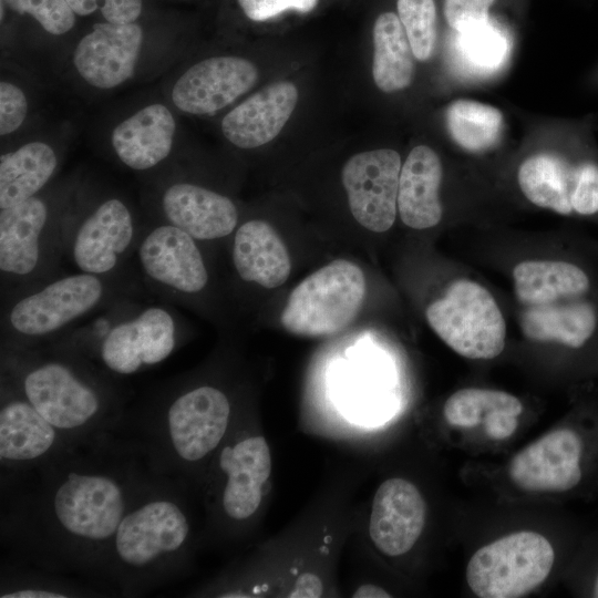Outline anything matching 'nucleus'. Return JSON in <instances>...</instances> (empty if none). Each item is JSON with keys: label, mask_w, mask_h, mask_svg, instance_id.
Wrapping results in <instances>:
<instances>
[{"label": "nucleus", "mask_w": 598, "mask_h": 598, "mask_svg": "<svg viewBox=\"0 0 598 598\" xmlns=\"http://www.w3.org/2000/svg\"><path fill=\"white\" fill-rule=\"evenodd\" d=\"M142 231L128 205L107 197L85 214L65 216L64 256L81 272L125 276Z\"/></svg>", "instance_id": "9d476101"}, {"label": "nucleus", "mask_w": 598, "mask_h": 598, "mask_svg": "<svg viewBox=\"0 0 598 598\" xmlns=\"http://www.w3.org/2000/svg\"><path fill=\"white\" fill-rule=\"evenodd\" d=\"M243 12L252 21H265L288 10L308 13L318 0H237Z\"/></svg>", "instance_id": "4c0bfd02"}, {"label": "nucleus", "mask_w": 598, "mask_h": 598, "mask_svg": "<svg viewBox=\"0 0 598 598\" xmlns=\"http://www.w3.org/2000/svg\"><path fill=\"white\" fill-rule=\"evenodd\" d=\"M365 296V277L355 264L338 259L305 278L290 293L280 322L303 337L336 334L357 317Z\"/></svg>", "instance_id": "6e6552de"}, {"label": "nucleus", "mask_w": 598, "mask_h": 598, "mask_svg": "<svg viewBox=\"0 0 598 598\" xmlns=\"http://www.w3.org/2000/svg\"><path fill=\"white\" fill-rule=\"evenodd\" d=\"M445 118L452 140L473 154L493 148L504 128V116L499 109L468 99L453 101L446 110Z\"/></svg>", "instance_id": "c85d7f7f"}, {"label": "nucleus", "mask_w": 598, "mask_h": 598, "mask_svg": "<svg viewBox=\"0 0 598 598\" xmlns=\"http://www.w3.org/2000/svg\"><path fill=\"white\" fill-rule=\"evenodd\" d=\"M58 168L51 145L30 142L0 156V209L8 208L44 188Z\"/></svg>", "instance_id": "bb28decb"}, {"label": "nucleus", "mask_w": 598, "mask_h": 598, "mask_svg": "<svg viewBox=\"0 0 598 598\" xmlns=\"http://www.w3.org/2000/svg\"><path fill=\"white\" fill-rule=\"evenodd\" d=\"M396 10L415 59L427 61L434 53L437 39L435 1L398 0Z\"/></svg>", "instance_id": "7c9ffc66"}, {"label": "nucleus", "mask_w": 598, "mask_h": 598, "mask_svg": "<svg viewBox=\"0 0 598 598\" xmlns=\"http://www.w3.org/2000/svg\"><path fill=\"white\" fill-rule=\"evenodd\" d=\"M224 476L219 505L228 520L243 523L259 508L270 476V450L265 437L250 435L224 446L218 454Z\"/></svg>", "instance_id": "aec40b11"}, {"label": "nucleus", "mask_w": 598, "mask_h": 598, "mask_svg": "<svg viewBox=\"0 0 598 598\" xmlns=\"http://www.w3.org/2000/svg\"><path fill=\"white\" fill-rule=\"evenodd\" d=\"M12 11L33 17L50 34L69 32L75 22V13L66 0H1Z\"/></svg>", "instance_id": "473e14b6"}, {"label": "nucleus", "mask_w": 598, "mask_h": 598, "mask_svg": "<svg viewBox=\"0 0 598 598\" xmlns=\"http://www.w3.org/2000/svg\"><path fill=\"white\" fill-rule=\"evenodd\" d=\"M495 0H444V17L455 31L464 33L487 22Z\"/></svg>", "instance_id": "c9c22d12"}, {"label": "nucleus", "mask_w": 598, "mask_h": 598, "mask_svg": "<svg viewBox=\"0 0 598 598\" xmlns=\"http://www.w3.org/2000/svg\"><path fill=\"white\" fill-rule=\"evenodd\" d=\"M323 592L321 579L313 574H302L296 581L295 588L290 594L292 598H315Z\"/></svg>", "instance_id": "ea45409f"}, {"label": "nucleus", "mask_w": 598, "mask_h": 598, "mask_svg": "<svg viewBox=\"0 0 598 598\" xmlns=\"http://www.w3.org/2000/svg\"><path fill=\"white\" fill-rule=\"evenodd\" d=\"M134 259L141 282L168 302L185 303L209 285V271L199 241L168 225L143 229Z\"/></svg>", "instance_id": "4468645a"}, {"label": "nucleus", "mask_w": 598, "mask_h": 598, "mask_svg": "<svg viewBox=\"0 0 598 598\" xmlns=\"http://www.w3.org/2000/svg\"><path fill=\"white\" fill-rule=\"evenodd\" d=\"M143 38V30L135 22L95 23L74 50L75 70L94 87H116L134 74Z\"/></svg>", "instance_id": "6ab92c4d"}, {"label": "nucleus", "mask_w": 598, "mask_h": 598, "mask_svg": "<svg viewBox=\"0 0 598 598\" xmlns=\"http://www.w3.org/2000/svg\"><path fill=\"white\" fill-rule=\"evenodd\" d=\"M522 334L529 341L570 349L585 346L598 327L591 281L576 264L528 259L512 272Z\"/></svg>", "instance_id": "39448f33"}, {"label": "nucleus", "mask_w": 598, "mask_h": 598, "mask_svg": "<svg viewBox=\"0 0 598 598\" xmlns=\"http://www.w3.org/2000/svg\"><path fill=\"white\" fill-rule=\"evenodd\" d=\"M462 34V51L475 65L494 68L503 60L506 50L504 39L486 23Z\"/></svg>", "instance_id": "72a5a7b5"}, {"label": "nucleus", "mask_w": 598, "mask_h": 598, "mask_svg": "<svg viewBox=\"0 0 598 598\" xmlns=\"http://www.w3.org/2000/svg\"><path fill=\"white\" fill-rule=\"evenodd\" d=\"M517 183L525 198L539 208L563 216L598 214V161L586 148L533 154L519 164Z\"/></svg>", "instance_id": "ddd939ff"}, {"label": "nucleus", "mask_w": 598, "mask_h": 598, "mask_svg": "<svg viewBox=\"0 0 598 598\" xmlns=\"http://www.w3.org/2000/svg\"><path fill=\"white\" fill-rule=\"evenodd\" d=\"M401 156L391 148L365 151L351 156L341 179L354 219L374 233L389 230L398 214Z\"/></svg>", "instance_id": "dca6fc26"}, {"label": "nucleus", "mask_w": 598, "mask_h": 598, "mask_svg": "<svg viewBox=\"0 0 598 598\" xmlns=\"http://www.w3.org/2000/svg\"><path fill=\"white\" fill-rule=\"evenodd\" d=\"M162 474L120 431L78 443L25 471L2 475V539L21 561L97 575L130 507Z\"/></svg>", "instance_id": "f257e3e1"}, {"label": "nucleus", "mask_w": 598, "mask_h": 598, "mask_svg": "<svg viewBox=\"0 0 598 598\" xmlns=\"http://www.w3.org/2000/svg\"><path fill=\"white\" fill-rule=\"evenodd\" d=\"M372 34V76L378 89L392 93L409 87L414 78L415 56L398 14L381 13Z\"/></svg>", "instance_id": "cd10ccee"}, {"label": "nucleus", "mask_w": 598, "mask_h": 598, "mask_svg": "<svg viewBox=\"0 0 598 598\" xmlns=\"http://www.w3.org/2000/svg\"><path fill=\"white\" fill-rule=\"evenodd\" d=\"M78 16L99 11L106 22L133 23L142 12V0H66Z\"/></svg>", "instance_id": "f704fd0d"}, {"label": "nucleus", "mask_w": 598, "mask_h": 598, "mask_svg": "<svg viewBox=\"0 0 598 598\" xmlns=\"http://www.w3.org/2000/svg\"><path fill=\"white\" fill-rule=\"evenodd\" d=\"M75 444L42 416L8 379L1 377V476L40 465Z\"/></svg>", "instance_id": "2eb2a0df"}, {"label": "nucleus", "mask_w": 598, "mask_h": 598, "mask_svg": "<svg viewBox=\"0 0 598 598\" xmlns=\"http://www.w3.org/2000/svg\"><path fill=\"white\" fill-rule=\"evenodd\" d=\"M594 597L598 598V576H597L596 581H595Z\"/></svg>", "instance_id": "79ce46f5"}, {"label": "nucleus", "mask_w": 598, "mask_h": 598, "mask_svg": "<svg viewBox=\"0 0 598 598\" xmlns=\"http://www.w3.org/2000/svg\"><path fill=\"white\" fill-rule=\"evenodd\" d=\"M229 396L220 388L185 385L171 380L134 419L133 437L146 448L154 466L177 477L209 457L223 443L231 419Z\"/></svg>", "instance_id": "20e7f679"}, {"label": "nucleus", "mask_w": 598, "mask_h": 598, "mask_svg": "<svg viewBox=\"0 0 598 598\" xmlns=\"http://www.w3.org/2000/svg\"><path fill=\"white\" fill-rule=\"evenodd\" d=\"M136 282L127 275H59L2 300L1 348L39 347L81 318L120 298L136 295Z\"/></svg>", "instance_id": "423d86ee"}, {"label": "nucleus", "mask_w": 598, "mask_h": 598, "mask_svg": "<svg viewBox=\"0 0 598 598\" xmlns=\"http://www.w3.org/2000/svg\"><path fill=\"white\" fill-rule=\"evenodd\" d=\"M178 339V323L172 309L138 305L78 354L111 377L131 375L166 360Z\"/></svg>", "instance_id": "f8f14e48"}, {"label": "nucleus", "mask_w": 598, "mask_h": 598, "mask_svg": "<svg viewBox=\"0 0 598 598\" xmlns=\"http://www.w3.org/2000/svg\"><path fill=\"white\" fill-rule=\"evenodd\" d=\"M231 259L243 281L265 288H277L285 283L291 270L288 250L267 223L250 219L236 228Z\"/></svg>", "instance_id": "a878e982"}, {"label": "nucleus", "mask_w": 598, "mask_h": 598, "mask_svg": "<svg viewBox=\"0 0 598 598\" xmlns=\"http://www.w3.org/2000/svg\"><path fill=\"white\" fill-rule=\"evenodd\" d=\"M177 477L159 475L122 518L96 577L125 596L174 578L190 538Z\"/></svg>", "instance_id": "7ed1b4c3"}, {"label": "nucleus", "mask_w": 598, "mask_h": 598, "mask_svg": "<svg viewBox=\"0 0 598 598\" xmlns=\"http://www.w3.org/2000/svg\"><path fill=\"white\" fill-rule=\"evenodd\" d=\"M28 114V100L24 92L13 83H0V135L16 132Z\"/></svg>", "instance_id": "e433bc0d"}, {"label": "nucleus", "mask_w": 598, "mask_h": 598, "mask_svg": "<svg viewBox=\"0 0 598 598\" xmlns=\"http://www.w3.org/2000/svg\"><path fill=\"white\" fill-rule=\"evenodd\" d=\"M175 120L167 106L153 103L118 123L111 143L117 158L133 171H148L172 152Z\"/></svg>", "instance_id": "b1692460"}, {"label": "nucleus", "mask_w": 598, "mask_h": 598, "mask_svg": "<svg viewBox=\"0 0 598 598\" xmlns=\"http://www.w3.org/2000/svg\"><path fill=\"white\" fill-rule=\"evenodd\" d=\"M65 216L39 194L0 209L2 300L59 276Z\"/></svg>", "instance_id": "0eeeda50"}, {"label": "nucleus", "mask_w": 598, "mask_h": 598, "mask_svg": "<svg viewBox=\"0 0 598 598\" xmlns=\"http://www.w3.org/2000/svg\"><path fill=\"white\" fill-rule=\"evenodd\" d=\"M297 102L298 89L292 82L269 84L229 111L221 121V132L236 147L262 146L281 132Z\"/></svg>", "instance_id": "5701e85b"}, {"label": "nucleus", "mask_w": 598, "mask_h": 598, "mask_svg": "<svg viewBox=\"0 0 598 598\" xmlns=\"http://www.w3.org/2000/svg\"><path fill=\"white\" fill-rule=\"evenodd\" d=\"M425 317L436 336L466 359L491 360L505 348L504 315L491 291L476 281H453Z\"/></svg>", "instance_id": "1a4fd4ad"}, {"label": "nucleus", "mask_w": 598, "mask_h": 598, "mask_svg": "<svg viewBox=\"0 0 598 598\" xmlns=\"http://www.w3.org/2000/svg\"><path fill=\"white\" fill-rule=\"evenodd\" d=\"M1 377L72 442L117 432L123 424L124 403L112 377L58 344L1 348Z\"/></svg>", "instance_id": "f03ea898"}, {"label": "nucleus", "mask_w": 598, "mask_h": 598, "mask_svg": "<svg viewBox=\"0 0 598 598\" xmlns=\"http://www.w3.org/2000/svg\"><path fill=\"white\" fill-rule=\"evenodd\" d=\"M581 440L569 429L554 430L511 461L512 482L523 491L559 493L575 487L581 480Z\"/></svg>", "instance_id": "a211bd4d"}, {"label": "nucleus", "mask_w": 598, "mask_h": 598, "mask_svg": "<svg viewBox=\"0 0 598 598\" xmlns=\"http://www.w3.org/2000/svg\"><path fill=\"white\" fill-rule=\"evenodd\" d=\"M92 591L68 581L33 571H13L1 578V598H66L83 597Z\"/></svg>", "instance_id": "2f4dec72"}, {"label": "nucleus", "mask_w": 598, "mask_h": 598, "mask_svg": "<svg viewBox=\"0 0 598 598\" xmlns=\"http://www.w3.org/2000/svg\"><path fill=\"white\" fill-rule=\"evenodd\" d=\"M493 411H506L518 416L523 412V404L518 398L504 391L465 388L454 392L443 406L446 422L462 429L484 423Z\"/></svg>", "instance_id": "c756f323"}, {"label": "nucleus", "mask_w": 598, "mask_h": 598, "mask_svg": "<svg viewBox=\"0 0 598 598\" xmlns=\"http://www.w3.org/2000/svg\"><path fill=\"white\" fill-rule=\"evenodd\" d=\"M486 434L493 440L509 437L518 426L517 415L506 411H493L484 421Z\"/></svg>", "instance_id": "58836bf2"}, {"label": "nucleus", "mask_w": 598, "mask_h": 598, "mask_svg": "<svg viewBox=\"0 0 598 598\" xmlns=\"http://www.w3.org/2000/svg\"><path fill=\"white\" fill-rule=\"evenodd\" d=\"M257 80L258 70L249 60L213 56L187 69L173 85L171 97L184 113L212 115L248 92Z\"/></svg>", "instance_id": "f3484780"}, {"label": "nucleus", "mask_w": 598, "mask_h": 598, "mask_svg": "<svg viewBox=\"0 0 598 598\" xmlns=\"http://www.w3.org/2000/svg\"><path fill=\"white\" fill-rule=\"evenodd\" d=\"M354 598H385L391 597V595L384 590L383 588L377 586V585H362L360 586L353 594Z\"/></svg>", "instance_id": "a19ab883"}, {"label": "nucleus", "mask_w": 598, "mask_h": 598, "mask_svg": "<svg viewBox=\"0 0 598 598\" xmlns=\"http://www.w3.org/2000/svg\"><path fill=\"white\" fill-rule=\"evenodd\" d=\"M442 176V162L433 148L417 145L411 150L401 167L398 192V213L404 225L427 229L441 221Z\"/></svg>", "instance_id": "393cba45"}, {"label": "nucleus", "mask_w": 598, "mask_h": 598, "mask_svg": "<svg viewBox=\"0 0 598 598\" xmlns=\"http://www.w3.org/2000/svg\"><path fill=\"white\" fill-rule=\"evenodd\" d=\"M159 214L158 223L175 226L198 241L228 237L238 224V210L229 197L184 181L162 190Z\"/></svg>", "instance_id": "412c9836"}, {"label": "nucleus", "mask_w": 598, "mask_h": 598, "mask_svg": "<svg viewBox=\"0 0 598 598\" xmlns=\"http://www.w3.org/2000/svg\"><path fill=\"white\" fill-rule=\"evenodd\" d=\"M555 553L542 534L522 530L477 549L467 563L466 582L481 598H517L549 575Z\"/></svg>", "instance_id": "9b49d317"}, {"label": "nucleus", "mask_w": 598, "mask_h": 598, "mask_svg": "<svg viewBox=\"0 0 598 598\" xmlns=\"http://www.w3.org/2000/svg\"><path fill=\"white\" fill-rule=\"evenodd\" d=\"M425 515V502L417 487L401 477L389 478L373 497L369 520L371 540L384 555H403L422 534Z\"/></svg>", "instance_id": "4be33fe9"}]
</instances>
